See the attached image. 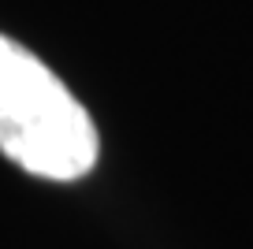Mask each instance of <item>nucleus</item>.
Instances as JSON below:
<instances>
[{"label": "nucleus", "instance_id": "obj_1", "mask_svg": "<svg viewBox=\"0 0 253 249\" xmlns=\"http://www.w3.org/2000/svg\"><path fill=\"white\" fill-rule=\"evenodd\" d=\"M0 153L23 171L75 182L97 164V130L75 93L19 41L0 34Z\"/></svg>", "mask_w": 253, "mask_h": 249}]
</instances>
